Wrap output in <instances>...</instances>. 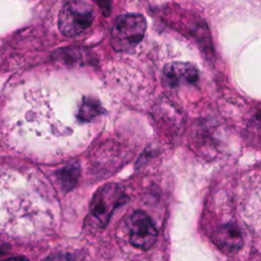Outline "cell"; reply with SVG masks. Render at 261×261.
Wrapping results in <instances>:
<instances>
[{"mask_svg":"<svg viewBox=\"0 0 261 261\" xmlns=\"http://www.w3.org/2000/svg\"><path fill=\"white\" fill-rule=\"evenodd\" d=\"M157 240V229L153 220L143 211H136L129 218V242L133 246L147 250Z\"/></svg>","mask_w":261,"mask_h":261,"instance_id":"obj_4","label":"cell"},{"mask_svg":"<svg viewBox=\"0 0 261 261\" xmlns=\"http://www.w3.org/2000/svg\"><path fill=\"white\" fill-rule=\"evenodd\" d=\"M199 72L197 67L190 62L172 61L163 68L162 80L169 88L194 85L198 82Z\"/></svg>","mask_w":261,"mask_h":261,"instance_id":"obj_5","label":"cell"},{"mask_svg":"<svg viewBox=\"0 0 261 261\" xmlns=\"http://www.w3.org/2000/svg\"><path fill=\"white\" fill-rule=\"evenodd\" d=\"M2 261H30L28 260L27 258L24 257H12V258H7V259H4Z\"/></svg>","mask_w":261,"mask_h":261,"instance_id":"obj_10","label":"cell"},{"mask_svg":"<svg viewBox=\"0 0 261 261\" xmlns=\"http://www.w3.org/2000/svg\"><path fill=\"white\" fill-rule=\"evenodd\" d=\"M125 199L124 193L117 184H106L93 195L90 203V212L103 227L108 223L116 207L121 205Z\"/></svg>","mask_w":261,"mask_h":261,"instance_id":"obj_3","label":"cell"},{"mask_svg":"<svg viewBox=\"0 0 261 261\" xmlns=\"http://www.w3.org/2000/svg\"><path fill=\"white\" fill-rule=\"evenodd\" d=\"M43 261H73V260L65 255H52L47 257Z\"/></svg>","mask_w":261,"mask_h":261,"instance_id":"obj_9","label":"cell"},{"mask_svg":"<svg viewBox=\"0 0 261 261\" xmlns=\"http://www.w3.org/2000/svg\"><path fill=\"white\" fill-rule=\"evenodd\" d=\"M146 19L139 13L118 15L113 21L110 34V44L117 52L134 49L144 38Z\"/></svg>","mask_w":261,"mask_h":261,"instance_id":"obj_1","label":"cell"},{"mask_svg":"<svg viewBox=\"0 0 261 261\" xmlns=\"http://www.w3.org/2000/svg\"><path fill=\"white\" fill-rule=\"evenodd\" d=\"M213 243L225 253H234L243 246V237L234 223L219 226L212 234Z\"/></svg>","mask_w":261,"mask_h":261,"instance_id":"obj_6","label":"cell"},{"mask_svg":"<svg viewBox=\"0 0 261 261\" xmlns=\"http://www.w3.org/2000/svg\"><path fill=\"white\" fill-rule=\"evenodd\" d=\"M93 20V6L90 2L68 1L59 11L58 28L62 35L74 37L87 31Z\"/></svg>","mask_w":261,"mask_h":261,"instance_id":"obj_2","label":"cell"},{"mask_svg":"<svg viewBox=\"0 0 261 261\" xmlns=\"http://www.w3.org/2000/svg\"><path fill=\"white\" fill-rule=\"evenodd\" d=\"M104 109L96 98L84 97L76 112V118L80 122H91L96 117L104 113Z\"/></svg>","mask_w":261,"mask_h":261,"instance_id":"obj_7","label":"cell"},{"mask_svg":"<svg viewBox=\"0 0 261 261\" xmlns=\"http://www.w3.org/2000/svg\"><path fill=\"white\" fill-rule=\"evenodd\" d=\"M77 174H79V169H76L74 165H72L68 168H64L60 172V179H61L63 188L71 189L76 181Z\"/></svg>","mask_w":261,"mask_h":261,"instance_id":"obj_8","label":"cell"}]
</instances>
